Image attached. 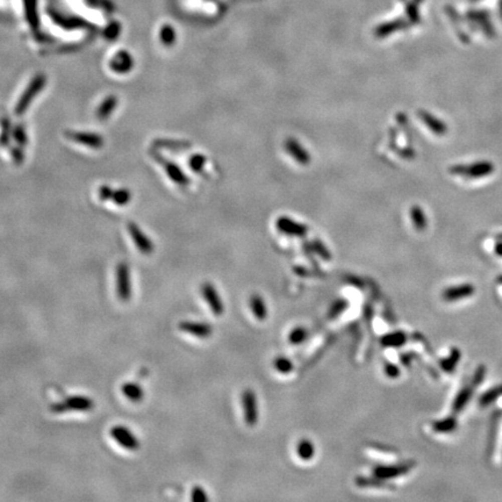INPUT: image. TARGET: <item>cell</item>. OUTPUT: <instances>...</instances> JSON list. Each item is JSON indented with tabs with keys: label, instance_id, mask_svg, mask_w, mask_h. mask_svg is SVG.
<instances>
[{
	"label": "cell",
	"instance_id": "cell-16",
	"mask_svg": "<svg viewBox=\"0 0 502 502\" xmlns=\"http://www.w3.org/2000/svg\"><path fill=\"white\" fill-rule=\"evenodd\" d=\"M472 397V387H465L459 392V394L457 395L456 400H454L452 405V410L453 413H459L463 410L465 406L467 405V402L470 401V399Z\"/></svg>",
	"mask_w": 502,
	"mask_h": 502
},
{
	"label": "cell",
	"instance_id": "cell-22",
	"mask_svg": "<svg viewBox=\"0 0 502 502\" xmlns=\"http://www.w3.org/2000/svg\"><path fill=\"white\" fill-rule=\"evenodd\" d=\"M459 358H460L459 351H458L457 349L452 350L450 357H448L442 362L443 369H444L445 371H452V370L454 369V366H457V363H458V361H459Z\"/></svg>",
	"mask_w": 502,
	"mask_h": 502
},
{
	"label": "cell",
	"instance_id": "cell-5",
	"mask_svg": "<svg viewBox=\"0 0 502 502\" xmlns=\"http://www.w3.org/2000/svg\"><path fill=\"white\" fill-rule=\"evenodd\" d=\"M116 292L121 301L127 302L131 298V281L129 269L126 264H120L116 271Z\"/></svg>",
	"mask_w": 502,
	"mask_h": 502
},
{
	"label": "cell",
	"instance_id": "cell-29",
	"mask_svg": "<svg viewBox=\"0 0 502 502\" xmlns=\"http://www.w3.org/2000/svg\"><path fill=\"white\" fill-rule=\"evenodd\" d=\"M486 370L483 366H480V368L475 371L474 373V377H473V385L474 386H478V385L482 382L483 378H485V372Z\"/></svg>",
	"mask_w": 502,
	"mask_h": 502
},
{
	"label": "cell",
	"instance_id": "cell-7",
	"mask_svg": "<svg viewBox=\"0 0 502 502\" xmlns=\"http://www.w3.org/2000/svg\"><path fill=\"white\" fill-rule=\"evenodd\" d=\"M201 294L204 299L206 300L207 305L210 306L212 313L215 314L216 316L223 314L225 311V305H223L221 298H220L218 291L213 284L204 283L201 285Z\"/></svg>",
	"mask_w": 502,
	"mask_h": 502
},
{
	"label": "cell",
	"instance_id": "cell-9",
	"mask_svg": "<svg viewBox=\"0 0 502 502\" xmlns=\"http://www.w3.org/2000/svg\"><path fill=\"white\" fill-rule=\"evenodd\" d=\"M43 85H45V77L43 76L36 77V78L33 80L29 89L26 91L23 98L20 99L19 104H18V107L16 109L17 114H23L25 109L27 108V106L29 105V102H31L32 99L40 92V90L42 89Z\"/></svg>",
	"mask_w": 502,
	"mask_h": 502
},
{
	"label": "cell",
	"instance_id": "cell-23",
	"mask_svg": "<svg viewBox=\"0 0 502 502\" xmlns=\"http://www.w3.org/2000/svg\"><path fill=\"white\" fill-rule=\"evenodd\" d=\"M73 137H76L77 141L82 142V143L89 144V145L98 146V145L101 144L100 138H99L98 136H96V135H91V134H76V135H73Z\"/></svg>",
	"mask_w": 502,
	"mask_h": 502
},
{
	"label": "cell",
	"instance_id": "cell-4",
	"mask_svg": "<svg viewBox=\"0 0 502 502\" xmlns=\"http://www.w3.org/2000/svg\"><path fill=\"white\" fill-rule=\"evenodd\" d=\"M454 175L466 176L468 178H481L483 176L490 175L494 171V166L489 162H478L468 165H456L450 170Z\"/></svg>",
	"mask_w": 502,
	"mask_h": 502
},
{
	"label": "cell",
	"instance_id": "cell-26",
	"mask_svg": "<svg viewBox=\"0 0 502 502\" xmlns=\"http://www.w3.org/2000/svg\"><path fill=\"white\" fill-rule=\"evenodd\" d=\"M384 372H385V375H386L388 378H391V379H395V378H398L399 376H400V369H399V366L398 365H395L393 364V363H386L384 366Z\"/></svg>",
	"mask_w": 502,
	"mask_h": 502
},
{
	"label": "cell",
	"instance_id": "cell-8",
	"mask_svg": "<svg viewBox=\"0 0 502 502\" xmlns=\"http://www.w3.org/2000/svg\"><path fill=\"white\" fill-rule=\"evenodd\" d=\"M178 328L183 332H186V334H190L203 340L208 339V337H211V335L213 334V328L211 327V324L204 323V322L183 321L178 324Z\"/></svg>",
	"mask_w": 502,
	"mask_h": 502
},
{
	"label": "cell",
	"instance_id": "cell-28",
	"mask_svg": "<svg viewBox=\"0 0 502 502\" xmlns=\"http://www.w3.org/2000/svg\"><path fill=\"white\" fill-rule=\"evenodd\" d=\"M114 105H115V100L113 98H109L107 101H105V104L101 106L100 109H99V114H100L101 118L107 116L109 114V109L114 107Z\"/></svg>",
	"mask_w": 502,
	"mask_h": 502
},
{
	"label": "cell",
	"instance_id": "cell-11",
	"mask_svg": "<svg viewBox=\"0 0 502 502\" xmlns=\"http://www.w3.org/2000/svg\"><path fill=\"white\" fill-rule=\"evenodd\" d=\"M129 232L135 242V244H136V247L138 248V250L144 255L151 254L153 250V245L151 243V241H150L146 236H144V234L142 233L135 225H129Z\"/></svg>",
	"mask_w": 502,
	"mask_h": 502
},
{
	"label": "cell",
	"instance_id": "cell-3",
	"mask_svg": "<svg viewBox=\"0 0 502 502\" xmlns=\"http://www.w3.org/2000/svg\"><path fill=\"white\" fill-rule=\"evenodd\" d=\"M111 437L118 443L121 448L129 450V451H136L140 448V442H138L136 436L124 426L113 427L111 429Z\"/></svg>",
	"mask_w": 502,
	"mask_h": 502
},
{
	"label": "cell",
	"instance_id": "cell-30",
	"mask_svg": "<svg viewBox=\"0 0 502 502\" xmlns=\"http://www.w3.org/2000/svg\"><path fill=\"white\" fill-rule=\"evenodd\" d=\"M413 218H414V222H415V226L417 227L419 229H422L424 226H426V221H424V218H423V215L422 213H421V211L419 210V212H415V213L413 214Z\"/></svg>",
	"mask_w": 502,
	"mask_h": 502
},
{
	"label": "cell",
	"instance_id": "cell-20",
	"mask_svg": "<svg viewBox=\"0 0 502 502\" xmlns=\"http://www.w3.org/2000/svg\"><path fill=\"white\" fill-rule=\"evenodd\" d=\"M457 426V421L453 419V417H448V419L437 421L432 424V428H434L435 431L438 432H449L452 431Z\"/></svg>",
	"mask_w": 502,
	"mask_h": 502
},
{
	"label": "cell",
	"instance_id": "cell-14",
	"mask_svg": "<svg viewBox=\"0 0 502 502\" xmlns=\"http://www.w3.org/2000/svg\"><path fill=\"white\" fill-rule=\"evenodd\" d=\"M122 393L131 402H140L144 395L142 387L135 383H126L122 385Z\"/></svg>",
	"mask_w": 502,
	"mask_h": 502
},
{
	"label": "cell",
	"instance_id": "cell-10",
	"mask_svg": "<svg viewBox=\"0 0 502 502\" xmlns=\"http://www.w3.org/2000/svg\"><path fill=\"white\" fill-rule=\"evenodd\" d=\"M475 292V288L472 286L471 284H463L459 285V286H453L450 288H446L444 292H443V299L446 300V301H458V300L468 298V296L473 295Z\"/></svg>",
	"mask_w": 502,
	"mask_h": 502
},
{
	"label": "cell",
	"instance_id": "cell-1",
	"mask_svg": "<svg viewBox=\"0 0 502 502\" xmlns=\"http://www.w3.org/2000/svg\"><path fill=\"white\" fill-rule=\"evenodd\" d=\"M94 407L92 399L84 397V395H73L69 397L61 404H55L51 406V410L54 413H63L67 410H76V412H87Z\"/></svg>",
	"mask_w": 502,
	"mask_h": 502
},
{
	"label": "cell",
	"instance_id": "cell-12",
	"mask_svg": "<svg viewBox=\"0 0 502 502\" xmlns=\"http://www.w3.org/2000/svg\"><path fill=\"white\" fill-rule=\"evenodd\" d=\"M249 305L255 317L259 321H264L267 317V308L265 301L259 294H252L249 300Z\"/></svg>",
	"mask_w": 502,
	"mask_h": 502
},
{
	"label": "cell",
	"instance_id": "cell-19",
	"mask_svg": "<svg viewBox=\"0 0 502 502\" xmlns=\"http://www.w3.org/2000/svg\"><path fill=\"white\" fill-rule=\"evenodd\" d=\"M307 336H308V331H307L305 327H295L289 332L288 341L293 346H298V344H301L307 339Z\"/></svg>",
	"mask_w": 502,
	"mask_h": 502
},
{
	"label": "cell",
	"instance_id": "cell-2",
	"mask_svg": "<svg viewBox=\"0 0 502 502\" xmlns=\"http://www.w3.org/2000/svg\"><path fill=\"white\" fill-rule=\"evenodd\" d=\"M242 406H243L244 421L248 426H255L258 421V406L257 397L251 388H247L241 395Z\"/></svg>",
	"mask_w": 502,
	"mask_h": 502
},
{
	"label": "cell",
	"instance_id": "cell-27",
	"mask_svg": "<svg viewBox=\"0 0 502 502\" xmlns=\"http://www.w3.org/2000/svg\"><path fill=\"white\" fill-rule=\"evenodd\" d=\"M191 500L196 501V502L207 501L208 496L206 494V490H205L203 487H200V486L193 487L192 492H191Z\"/></svg>",
	"mask_w": 502,
	"mask_h": 502
},
{
	"label": "cell",
	"instance_id": "cell-21",
	"mask_svg": "<svg viewBox=\"0 0 502 502\" xmlns=\"http://www.w3.org/2000/svg\"><path fill=\"white\" fill-rule=\"evenodd\" d=\"M356 483L359 487H384L385 482L384 480L378 479L373 475V478H365L361 477L356 479Z\"/></svg>",
	"mask_w": 502,
	"mask_h": 502
},
{
	"label": "cell",
	"instance_id": "cell-17",
	"mask_svg": "<svg viewBox=\"0 0 502 502\" xmlns=\"http://www.w3.org/2000/svg\"><path fill=\"white\" fill-rule=\"evenodd\" d=\"M273 366L278 372L281 373V375H288V373H291L293 370L292 361L285 356H279L274 359Z\"/></svg>",
	"mask_w": 502,
	"mask_h": 502
},
{
	"label": "cell",
	"instance_id": "cell-32",
	"mask_svg": "<svg viewBox=\"0 0 502 502\" xmlns=\"http://www.w3.org/2000/svg\"><path fill=\"white\" fill-rule=\"evenodd\" d=\"M496 254L499 256H502V242L496 245Z\"/></svg>",
	"mask_w": 502,
	"mask_h": 502
},
{
	"label": "cell",
	"instance_id": "cell-6",
	"mask_svg": "<svg viewBox=\"0 0 502 502\" xmlns=\"http://www.w3.org/2000/svg\"><path fill=\"white\" fill-rule=\"evenodd\" d=\"M412 466L413 465L409 463L397 465H378V466L373 468V475L386 481V480L394 479L406 474L407 472L410 471Z\"/></svg>",
	"mask_w": 502,
	"mask_h": 502
},
{
	"label": "cell",
	"instance_id": "cell-13",
	"mask_svg": "<svg viewBox=\"0 0 502 502\" xmlns=\"http://www.w3.org/2000/svg\"><path fill=\"white\" fill-rule=\"evenodd\" d=\"M407 342V335L404 331H393L388 332L382 337L380 343L387 348H399L402 347Z\"/></svg>",
	"mask_w": 502,
	"mask_h": 502
},
{
	"label": "cell",
	"instance_id": "cell-18",
	"mask_svg": "<svg viewBox=\"0 0 502 502\" xmlns=\"http://www.w3.org/2000/svg\"><path fill=\"white\" fill-rule=\"evenodd\" d=\"M348 306H349V302L347 301L346 299H337L334 302L331 303L330 308L328 310V316L329 318H336L339 317L341 314L344 313L347 310Z\"/></svg>",
	"mask_w": 502,
	"mask_h": 502
},
{
	"label": "cell",
	"instance_id": "cell-24",
	"mask_svg": "<svg viewBox=\"0 0 502 502\" xmlns=\"http://www.w3.org/2000/svg\"><path fill=\"white\" fill-rule=\"evenodd\" d=\"M501 394H502V386L494 388V390H490V391L487 392L486 394L482 395L481 399H480V404H481L482 406H487L488 404H490V402H493L494 400H495V399Z\"/></svg>",
	"mask_w": 502,
	"mask_h": 502
},
{
	"label": "cell",
	"instance_id": "cell-15",
	"mask_svg": "<svg viewBox=\"0 0 502 502\" xmlns=\"http://www.w3.org/2000/svg\"><path fill=\"white\" fill-rule=\"evenodd\" d=\"M296 454L300 459L310 460L315 454V446L310 439L303 438L296 445Z\"/></svg>",
	"mask_w": 502,
	"mask_h": 502
},
{
	"label": "cell",
	"instance_id": "cell-31",
	"mask_svg": "<svg viewBox=\"0 0 502 502\" xmlns=\"http://www.w3.org/2000/svg\"><path fill=\"white\" fill-rule=\"evenodd\" d=\"M162 38L166 43H170L174 40V32H172L171 27H164L162 32Z\"/></svg>",
	"mask_w": 502,
	"mask_h": 502
},
{
	"label": "cell",
	"instance_id": "cell-25",
	"mask_svg": "<svg viewBox=\"0 0 502 502\" xmlns=\"http://www.w3.org/2000/svg\"><path fill=\"white\" fill-rule=\"evenodd\" d=\"M423 119L426 120V122L431 127V129L437 134H444L445 133V126L442 122H438V120L436 121L434 118H431L430 115H424Z\"/></svg>",
	"mask_w": 502,
	"mask_h": 502
}]
</instances>
